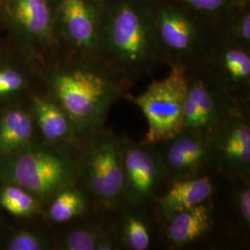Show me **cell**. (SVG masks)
Returning <instances> with one entry per match:
<instances>
[{"label":"cell","mask_w":250,"mask_h":250,"mask_svg":"<svg viewBox=\"0 0 250 250\" xmlns=\"http://www.w3.org/2000/svg\"><path fill=\"white\" fill-rule=\"evenodd\" d=\"M98 57L123 81L151 72L161 58L154 16L139 0H121L100 25Z\"/></svg>","instance_id":"cell-1"},{"label":"cell","mask_w":250,"mask_h":250,"mask_svg":"<svg viewBox=\"0 0 250 250\" xmlns=\"http://www.w3.org/2000/svg\"><path fill=\"white\" fill-rule=\"evenodd\" d=\"M123 80L101 63L54 73L52 99L64 109L82 135L104 128L108 112L123 94Z\"/></svg>","instance_id":"cell-2"},{"label":"cell","mask_w":250,"mask_h":250,"mask_svg":"<svg viewBox=\"0 0 250 250\" xmlns=\"http://www.w3.org/2000/svg\"><path fill=\"white\" fill-rule=\"evenodd\" d=\"M80 172V161L62 147L36 146L0 158V180L25 188L41 202L71 187Z\"/></svg>","instance_id":"cell-3"},{"label":"cell","mask_w":250,"mask_h":250,"mask_svg":"<svg viewBox=\"0 0 250 250\" xmlns=\"http://www.w3.org/2000/svg\"><path fill=\"white\" fill-rule=\"evenodd\" d=\"M188 87V70L170 64L169 74L155 80L138 96L125 98L142 110L147 124L144 143L164 142L183 130L184 107Z\"/></svg>","instance_id":"cell-4"},{"label":"cell","mask_w":250,"mask_h":250,"mask_svg":"<svg viewBox=\"0 0 250 250\" xmlns=\"http://www.w3.org/2000/svg\"><path fill=\"white\" fill-rule=\"evenodd\" d=\"M80 172L92 197L106 209L116 207L123 192L121 138L102 128L88 135Z\"/></svg>","instance_id":"cell-5"},{"label":"cell","mask_w":250,"mask_h":250,"mask_svg":"<svg viewBox=\"0 0 250 250\" xmlns=\"http://www.w3.org/2000/svg\"><path fill=\"white\" fill-rule=\"evenodd\" d=\"M154 24L161 55L170 64L181 65L188 71L203 63L210 47L201 30L186 14L162 5L154 16Z\"/></svg>","instance_id":"cell-6"},{"label":"cell","mask_w":250,"mask_h":250,"mask_svg":"<svg viewBox=\"0 0 250 250\" xmlns=\"http://www.w3.org/2000/svg\"><path fill=\"white\" fill-rule=\"evenodd\" d=\"M240 109L205 75L188 73L183 130L209 138L216 129Z\"/></svg>","instance_id":"cell-7"},{"label":"cell","mask_w":250,"mask_h":250,"mask_svg":"<svg viewBox=\"0 0 250 250\" xmlns=\"http://www.w3.org/2000/svg\"><path fill=\"white\" fill-rule=\"evenodd\" d=\"M123 154L122 197L130 205L143 206L155 197L165 177L158 153L149 144L121 139Z\"/></svg>","instance_id":"cell-8"},{"label":"cell","mask_w":250,"mask_h":250,"mask_svg":"<svg viewBox=\"0 0 250 250\" xmlns=\"http://www.w3.org/2000/svg\"><path fill=\"white\" fill-rule=\"evenodd\" d=\"M202 64L205 76L236 107L249 109L250 99V50L225 41L211 47Z\"/></svg>","instance_id":"cell-9"},{"label":"cell","mask_w":250,"mask_h":250,"mask_svg":"<svg viewBox=\"0 0 250 250\" xmlns=\"http://www.w3.org/2000/svg\"><path fill=\"white\" fill-rule=\"evenodd\" d=\"M211 161L230 178L250 181V125L247 109H240L208 138Z\"/></svg>","instance_id":"cell-10"},{"label":"cell","mask_w":250,"mask_h":250,"mask_svg":"<svg viewBox=\"0 0 250 250\" xmlns=\"http://www.w3.org/2000/svg\"><path fill=\"white\" fill-rule=\"evenodd\" d=\"M158 153L165 177L171 181L197 176L212 163L208 139L200 134L182 130L170 139L161 142Z\"/></svg>","instance_id":"cell-11"},{"label":"cell","mask_w":250,"mask_h":250,"mask_svg":"<svg viewBox=\"0 0 250 250\" xmlns=\"http://www.w3.org/2000/svg\"><path fill=\"white\" fill-rule=\"evenodd\" d=\"M31 105L34 122L49 145L63 147L72 144L80 134L70 117L52 98L36 95Z\"/></svg>","instance_id":"cell-12"},{"label":"cell","mask_w":250,"mask_h":250,"mask_svg":"<svg viewBox=\"0 0 250 250\" xmlns=\"http://www.w3.org/2000/svg\"><path fill=\"white\" fill-rule=\"evenodd\" d=\"M214 189L213 182L208 175L174 180L168 191L159 198L158 212L167 222L180 211L208 201Z\"/></svg>","instance_id":"cell-13"},{"label":"cell","mask_w":250,"mask_h":250,"mask_svg":"<svg viewBox=\"0 0 250 250\" xmlns=\"http://www.w3.org/2000/svg\"><path fill=\"white\" fill-rule=\"evenodd\" d=\"M61 10L68 38L77 48L98 54L100 25L85 0H62Z\"/></svg>","instance_id":"cell-14"},{"label":"cell","mask_w":250,"mask_h":250,"mask_svg":"<svg viewBox=\"0 0 250 250\" xmlns=\"http://www.w3.org/2000/svg\"><path fill=\"white\" fill-rule=\"evenodd\" d=\"M167 223L166 234L170 245L187 246L210 231L213 224L212 208L206 201L171 216Z\"/></svg>","instance_id":"cell-15"},{"label":"cell","mask_w":250,"mask_h":250,"mask_svg":"<svg viewBox=\"0 0 250 250\" xmlns=\"http://www.w3.org/2000/svg\"><path fill=\"white\" fill-rule=\"evenodd\" d=\"M35 122L25 109L12 107L0 116V158L33 145Z\"/></svg>","instance_id":"cell-16"},{"label":"cell","mask_w":250,"mask_h":250,"mask_svg":"<svg viewBox=\"0 0 250 250\" xmlns=\"http://www.w3.org/2000/svg\"><path fill=\"white\" fill-rule=\"evenodd\" d=\"M87 209V200L79 190L71 187L63 188L52 198L47 216L54 224H65Z\"/></svg>","instance_id":"cell-17"},{"label":"cell","mask_w":250,"mask_h":250,"mask_svg":"<svg viewBox=\"0 0 250 250\" xmlns=\"http://www.w3.org/2000/svg\"><path fill=\"white\" fill-rule=\"evenodd\" d=\"M15 17L30 34L46 37L50 31V11L45 0H16Z\"/></svg>","instance_id":"cell-18"},{"label":"cell","mask_w":250,"mask_h":250,"mask_svg":"<svg viewBox=\"0 0 250 250\" xmlns=\"http://www.w3.org/2000/svg\"><path fill=\"white\" fill-rule=\"evenodd\" d=\"M41 201L25 188L4 183L0 188V207L15 217L30 218L40 210Z\"/></svg>","instance_id":"cell-19"},{"label":"cell","mask_w":250,"mask_h":250,"mask_svg":"<svg viewBox=\"0 0 250 250\" xmlns=\"http://www.w3.org/2000/svg\"><path fill=\"white\" fill-rule=\"evenodd\" d=\"M121 240L127 250H146L151 243V232L138 213L126 208L121 223Z\"/></svg>","instance_id":"cell-20"},{"label":"cell","mask_w":250,"mask_h":250,"mask_svg":"<svg viewBox=\"0 0 250 250\" xmlns=\"http://www.w3.org/2000/svg\"><path fill=\"white\" fill-rule=\"evenodd\" d=\"M106 232L98 225L75 228L65 233L60 240L59 249L63 250H97L102 235Z\"/></svg>","instance_id":"cell-21"},{"label":"cell","mask_w":250,"mask_h":250,"mask_svg":"<svg viewBox=\"0 0 250 250\" xmlns=\"http://www.w3.org/2000/svg\"><path fill=\"white\" fill-rule=\"evenodd\" d=\"M3 246L8 250H44L49 249L50 243L48 238L40 232L20 229L10 233Z\"/></svg>","instance_id":"cell-22"},{"label":"cell","mask_w":250,"mask_h":250,"mask_svg":"<svg viewBox=\"0 0 250 250\" xmlns=\"http://www.w3.org/2000/svg\"><path fill=\"white\" fill-rule=\"evenodd\" d=\"M25 79L21 72L12 68H0V99L15 96L24 88Z\"/></svg>","instance_id":"cell-23"},{"label":"cell","mask_w":250,"mask_h":250,"mask_svg":"<svg viewBox=\"0 0 250 250\" xmlns=\"http://www.w3.org/2000/svg\"><path fill=\"white\" fill-rule=\"evenodd\" d=\"M232 44L250 50V9H245L236 17L230 30V38L227 40Z\"/></svg>","instance_id":"cell-24"},{"label":"cell","mask_w":250,"mask_h":250,"mask_svg":"<svg viewBox=\"0 0 250 250\" xmlns=\"http://www.w3.org/2000/svg\"><path fill=\"white\" fill-rule=\"evenodd\" d=\"M242 184L243 186L235 193V205L240 221L249 230L250 226V181H242Z\"/></svg>","instance_id":"cell-25"},{"label":"cell","mask_w":250,"mask_h":250,"mask_svg":"<svg viewBox=\"0 0 250 250\" xmlns=\"http://www.w3.org/2000/svg\"><path fill=\"white\" fill-rule=\"evenodd\" d=\"M192 9L208 13L219 12L228 7L231 0H180Z\"/></svg>","instance_id":"cell-26"},{"label":"cell","mask_w":250,"mask_h":250,"mask_svg":"<svg viewBox=\"0 0 250 250\" xmlns=\"http://www.w3.org/2000/svg\"><path fill=\"white\" fill-rule=\"evenodd\" d=\"M116 239L111 232H106L101 237L97 250H116Z\"/></svg>","instance_id":"cell-27"}]
</instances>
